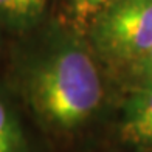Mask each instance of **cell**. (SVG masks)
I'll return each instance as SVG.
<instances>
[{"instance_id": "cell-1", "label": "cell", "mask_w": 152, "mask_h": 152, "mask_svg": "<svg viewBox=\"0 0 152 152\" xmlns=\"http://www.w3.org/2000/svg\"><path fill=\"white\" fill-rule=\"evenodd\" d=\"M20 93L42 126L70 135L90 123L104 101V84L93 56L68 40L36 58L20 76Z\"/></svg>"}, {"instance_id": "cell-2", "label": "cell", "mask_w": 152, "mask_h": 152, "mask_svg": "<svg viewBox=\"0 0 152 152\" xmlns=\"http://www.w3.org/2000/svg\"><path fill=\"white\" fill-rule=\"evenodd\" d=\"M102 56L134 64L152 50V0H113L90 25Z\"/></svg>"}, {"instance_id": "cell-3", "label": "cell", "mask_w": 152, "mask_h": 152, "mask_svg": "<svg viewBox=\"0 0 152 152\" xmlns=\"http://www.w3.org/2000/svg\"><path fill=\"white\" fill-rule=\"evenodd\" d=\"M121 135L126 141L152 151V87L135 86L123 104Z\"/></svg>"}, {"instance_id": "cell-4", "label": "cell", "mask_w": 152, "mask_h": 152, "mask_svg": "<svg viewBox=\"0 0 152 152\" xmlns=\"http://www.w3.org/2000/svg\"><path fill=\"white\" fill-rule=\"evenodd\" d=\"M47 0H0V17L17 28H28L42 17Z\"/></svg>"}, {"instance_id": "cell-5", "label": "cell", "mask_w": 152, "mask_h": 152, "mask_svg": "<svg viewBox=\"0 0 152 152\" xmlns=\"http://www.w3.org/2000/svg\"><path fill=\"white\" fill-rule=\"evenodd\" d=\"M25 135L12 107L0 98V152H23Z\"/></svg>"}, {"instance_id": "cell-6", "label": "cell", "mask_w": 152, "mask_h": 152, "mask_svg": "<svg viewBox=\"0 0 152 152\" xmlns=\"http://www.w3.org/2000/svg\"><path fill=\"white\" fill-rule=\"evenodd\" d=\"M113 0H68V12L79 28H90L98 17Z\"/></svg>"}, {"instance_id": "cell-7", "label": "cell", "mask_w": 152, "mask_h": 152, "mask_svg": "<svg viewBox=\"0 0 152 152\" xmlns=\"http://www.w3.org/2000/svg\"><path fill=\"white\" fill-rule=\"evenodd\" d=\"M130 72L137 81V86H151L152 87V50L141 56L134 64H130Z\"/></svg>"}]
</instances>
